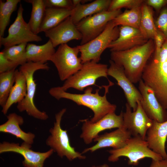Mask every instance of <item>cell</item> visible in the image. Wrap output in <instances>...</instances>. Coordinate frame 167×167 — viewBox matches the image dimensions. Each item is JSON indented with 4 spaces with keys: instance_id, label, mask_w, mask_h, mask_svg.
I'll use <instances>...</instances> for the list:
<instances>
[{
    "instance_id": "cell-1",
    "label": "cell",
    "mask_w": 167,
    "mask_h": 167,
    "mask_svg": "<svg viewBox=\"0 0 167 167\" xmlns=\"http://www.w3.org/2000/svg\"><path fill=\"white\" fill-rule=\"evenodd\" d=\"M109 84L102 86L105 88V92L103 96L99 94L101 88L96 90L95 93H92L93 89L90 87L86 88L84 92L82 94L71 93L64 91L61 87H54L49 90V93L52 97L57 100L62 98L71 100L79 105H82L89 108L93 112L94 116L90 121L96 122L106 114L114 112L117 106L111 104L107 100L106 95L109 92L110 87L114 84L108 79Z\"/></svg>"
},
{
    "instance_id": "cell-2",
    "label": "cell",
    "mask_w": 167,
    "mask_h": 167,
    "mask_svg": "<svg viewBox=\"0 0 167 167\" xmlns=\"http://www.w3.org/2000/svg\"><path fill=\"white\" fill-rule=\"evenodd\" d=\"M154 51V41L150 39L142 45L128 50L111 52V60L123 69L133 84H136L142 79L144 68Z\"/></svg>"
},
{
    "instance_id": "cell-3",
    "label": "cell",
    "mask_w": 167,
    "mask_h": 167,
    "mask_svg": "<svg viewBox=\"0 0 167 167\" xmlns=\"http://www.w3.org/2000/svg\"><path fill=\"white\" fill-rule=\"evenodd\" d=\"M142 79L153 90L160 104L167 110V40L160 52L154 53L148 60Z\"/></svg>"
},
{
    "instance_id": "cell-4",
    "label": "cell",
    "mask_w": 167,
    "mask_h": 167,
    "mask_svg": "<svg viewBox=\"0 0 167 167\" xmlns=\"http://www.w3.org/2000/svg\"><path fill=\"white\" fill-rule=\"evenodd\" d=\"M50 68L47 63L27 62L20 66L19 70L25 75L27 83V95L25 98L18 103L17 108L20 112L26 111L29 116L34 118L45 120L49 118L46 113L39 110L35 106L34 98L36 84L34 78L35 71L39 70L48 71Z\"/></svg>"
},
{
    "instance_id": "cell-5",
    "label": "cell",
    "mask_w": 167,
    "mask_h": 167,
    "mask_svg": "<svg viewBox=\"0 0 167 167\" xmlns=\"http://www.w3.org/2000/svg\"><path fill=\"white\" fill-rule=\"evenodd\" d=\"M108 152L110 154L108 158L109 161L115 162L118 161L120 157H125L128 159V164L132 166L138 165L141 160L146 158L154 160L163 159L149 148L146 140L139 136L131 137L123 147L111 149Z\"/></svg>"
},
{
    "instance_id": "cell-6",
    "label": "cell",
    "mask_w": 167,
    "mask_h": 167,
    "mask_svg": "<svg viewBox=\"0 0 167 167\" xmlns=\"http://www.w3.org/2000/svg\"><path fill=\"white\" fill-rule=\"evenodd\" d=\"M66 111V109L63 108L55 114V121L54 126L49 130L50 135L46 140V144L61 158L66 157L70 161L85 159V156L71 146L67 131L61 127L62 118Z\"/></svg>"
},
{
    "instance_id": "cell-7",
    "label": "cell",
    "mask_w": 167,
    "mask_h": 167,
    "mask_svg": "<svg viewBox=\"0 0 167 167\" xmlns=\"http://www.w3.org/2000/svg\"><path fill=\"white\" fill-rule=\"evenodd\" d=\"M119 28L112 20L109 22L104 30L95 38L83 45H78L82 64L91 61L98 63L101 54L119 34Z\"/></svg>"
},
{
    "instance_id": "cell-8",
    "label": "cell",
    "mask_w": 167,
    "mask_h": 167,
    "mask_svg": "<svg viewBox=\"0 0 167 167\" xmlns=\"http://www.w3.org/2000/svg\"><path fill=\"white\" fill-rule=\"evenodd\" d=\"M107 65L91 61L83 64L81 68L65 81L61 86L66 91L70 88H74L80 91L91 86L96 85V80L101 77L108 79Z\"/></svg>"
},
{
    "instance_id": "cell-9",
    "label": "cell",
    "mask_w": 167,
    "mask_h": 167,
    "mask_svg": "<svg viewBox=\"0 0 167 167\" xmlns=\"http://www.w3.org/2000/svg\"><path fill=\"white\" fill-rule=\"evenodd\" d=\"M78 46L72 47L67 44L59 45L50 61L56 67L60 79L65 81L79 70L83 64Z\"/></svg>"
},
{
    "instance_id": "cell-10",
    "label": "cell",
    "mask_w": 167,
    "mask_h": 167,
    "mask_svg": "<svg viewBox=\"0 0 167 167\" xmlns=\"http://www.w3.org/2000/svg\"><path fill=\"white\" fill-rule=\"evenodd\" d=\"M122 12L121 9L103 11L84 18L76 24L82 35L80 45L93 40L105 29L108 23Z\"/></svg>"
},
{
    "instance_id": "cell-11",
    "label": "cell",
    "mask_w": 167,
    "mask_h": 167,
    "mask_svg": "<svg viewBox=\"0 0 167 167\" xmlns=\"http://www.w3.org/2000/svg\"><path fill=\"white\" fill-rule=\"evenodd\" d=\"M23 11L22 5L20 4L16 17L8 29V35L0 38L1 46L3 45L6 48L22 43L42 41L41 37L34 33L28 23L24 21L23 16Z\"/></svg>"
},
{
    "instance_id": "cell-12",
    "label": "cell",
    "mask_w": 167,
    "mask_h": 167,
    "mask_svg": "<svg viewBox=\"0 0 167 167\" xmlns=\"http://www.w3.org/2000/svg\"><path fill=\"white\" fill-rule=\"evenodd\" d=\"M83 122L80 137L85 143L89 144L101 132L107 129L123 127V112L117 115L114 112L108 113L97 121L92 122L88 119L81 121Z\"/></svg>"
},
{
    "instance_id": "cell-13",
    "label": "cell",
    "mask_w": 167,
    "mask_h": 167,
    "mask_svg": "<svg viewBox=\"0 0 167 167\" xmlns=\"http://www.w3.org/2000/svg\"><path fill=\"white\" fill-rule=\"evenodd\" d=\"M32 145L23 142L20 145L18 143L3 141L0 143V153L14 152L21 155L24 160L22 164L24 167H43L45 160L53 153L50 148L45 152H36L31 149Z\"/></svg>"
},
{
    "instance_id": "cell-14",
    "label": "cell",
    "mask_w": 167,
    "mask_h": 167,
    "mask_svg": "<svg viewBox=\"0 0 167 167\" xmlns=\"http://www.w3.org/2000/svg\"><path fill=\"white\" fill-rule=\"evenodd\" d=\"M123 127L133 136H139L146 140L147 131L151 126L153 120L147 115L143 110L140 101H137V108L135 111L127 103L126 104V111L123 112Z\"/></svg>"
},
{
    "instance_id": "cell-15",
    "label": "cell",
    "mask_w": 167,
    "mask_h": 167,
    "mask_svg": "<svg viewBox=\"0 0 167 167\" xmlns=\"http://www.w3.org/2000/svg\"><path fill=\"white\" fill-rule=\"evenodd\" d=\"M110 66L108 68V75L114 78L118 85L123 90L127 100V103L132 109H136L137 101H141L142 97L139 89L126 75L123 69L111 60L109 61Z\"/></svg>"
},
{
    "instance_id": "cell-16",
    "label": "cell",
    "mask_w": 167,
    "mask_h": 167,
    "mask_svg": "<svg viewBox=\"0 0 167 167\" xmlns=\"http://www.w3.org/2000/svg\"><path fill=\"white\" fill-rule=\"evenodd\" d=\"M138 89L142 97L141 106L148 116L152 120L163 122L167 120V110L160 104L152 89L141 79L139 82Z\"/></svg>"
},
{
    "instance_id": "cell-17",
    "label": "cell",
    "mask_w": 167,
    "mask_h": 167,
    "mask_svg": "<svg viewBox=\"0 0 167 167\" xmlns=\"http://www.w3.org/2000/svg\"><path fill=\"white\" fill-rule=\"evenodd\" d=\"M55 48L72 40H81V33L69 16L56 27L45 32Z\"/></svg>"
},
{
    "instance_id": "cell-18",
    "label": "cell",
    "mask_w": 167,
    "mask_h": 167,
    "mask_svg": "<svg viewBox=\"0 0 167 167\" xmlns=\"http://www.w3.org/2000/svg\"><path fill=\"white\" fill-rule=\"evenodd\" d=\"M118 38L112 42L108 48L111 52L124 51L137 46L142 45L148 40L139 29L127 26L119 28Z\"/></svg>"
},
{
    "instance_id": "cell-19",
    "label": "cell",
    "mask_w": 167,
    "mask_h": 167,
    "mask_svg": "<svg viewBox=\"0 0 167 167\" xmlns=\"http://www.w3.org/2000/svg\"><path fill=\"white\" fill-rule=\"evenodd\" d=\"M131 133L123 127L117 128L109 133L99 135L93 140L96 144L84 149L82 154L88 152H93L100 149L110 147L113 149H118L124 147L131 137Z\"/></svg>"
},
{
    "instance_id": "cell-20",
    "label": "cell",
    "mask_w": 167,
    "mask_h": 167,
    "mask_svg": "<svg viewBox=\"0 0 167 167\" xmlns=\"http://www.w3.org/2000/svg\"><path fill=\"white\" fill-rule=\"evenodd\" d=\"M167 139V120L163 122L153 120L147 131L146 140L149 148L163 159H167L165 150Z\"/></svg>"
},
{
    "instance_id": "cell-21",
    "label": "cell",
    "mask_w": 167,
    "mask_h": 167,
    "mask_svg": "<svg viewBox=\"0 0 167 167\" xmlns=\"http://www.w3.org/2000/svg\"><path fill=\"white\" fill-rule=\"evenodd\" d=\"M6 117L7 120L0 125V132L11 134L17 138L32 145L35 135L30 132H25L20 128V126L24 123L23 118L15 113H9Z\"/></svg>"
},
{
    "instance_id": "cell-22",
    "label": "cell",
    "mask_w": 167,
    "mask_h": 167,
    "mask_svg": "<svg viewBox=\"0 0 167 167\" xmlns=\"http://www.w3.org/2000/svg\"><path fill=\"white\" fill-rule=\"evenodd\" d=\"M111 2L110 0H96L79 4L72 10L70 18L76 25L84 18L108 10Z\"/></svg>"
},
{
    "instance_id": "cell-23",
    "label": "cell",
    "mask_w": 167,
    "mask_h": 167,
    "mask_svg": "<svg viewBox=\"0 0 167 167\" xmlns=\"http://www.w3.org/2000/svg\"><path fill=\"white\" fill-rule=\"evenodd\" d=\"M26 95L27 83L25 77L20 71L16 69L15 83L5 105L2 107V112L4 114H6L13 104L21 101Z\"/></svg>"
},
{
    "instance_id": "cell-24",
    "label": "cell",
    "mask_w": 167,
    "mask_h": 167,
    "mask_svg": "<svg viewBox=\"0 0 167 167\" xmlns=\"http://www.w3.org/2000/svg\"><path fill=\"white\" fill-rule=\"evenodd\" d=\"M55 51L54 47L49 40L41 45L28 44L26 47L27 62L46 63L47 61H50Z\"/></svg>"
},
{
    "instance_id": "cell-25",
    "label": "cell",
    "mask_w": 167,
    "mask_h": 167,
    "mask_svg": "<svg viewBox=\"0 0 167 167\" xmlns=\"http://www.w3.org/2000/svg\"><path fill=\"white\" fill-rule=\"evenodd\" d=\"M72 10L46 8L39 33L45 32L58 25L70 16Z\"/></svg>"
},
{
    "instance_id": "cell-26",
    "label": "cell",
    "mask_w": 167,
    "mask_h": 167,
    "mask_svg": "<svg viewBox=\"0 0 167 167\" xmlns=\"http://www.w3.org/2000/svg\"><path fill=\"white\" fill-rule=\"evenodd\" d=\"M141 17L139 29L147 40L153 39L157 30L153 17L152 10L145 3L141 6Z\"/></svg>"
},
{
    "instance_id": "cell-27",
    "label": "cell",
    "mask_w": 167,
    "mask_h": 167,
    "mask_svg": "<svg viewBox=\"0 0 167 167\" xmlns=\"http://www.w3.org/2000/svg\"><path fill=\"white\" fill-rule=\"evenodd\" d=\"M24 1L32 5L31 16L28 24L31 31L37 35L39 33L40 27L46 8L43 0H26Z\"/></svg>"
},
{
    "instance_id": "cell-28",
    "label": "cell",
    "mask_w": 167,
    "mask_h": 167,
    "mask_svg": "<svg viewBox=\"0 0 167 167\" xmlns=\"http://www.w3.org/2000/svg\"><path fill=\"white\" fill-rule=\"evenodd\" d=\"M141 6L126 10L113 20V22L116 26H127L139 29L141 17Z\"/></svg>"
},
{
    "instance_id": "cell-29",
    "label": "cell",
    "mask_w": 167,
    "mask_h": 167,
    "mask_svg": "<svg viewBox=\"0 0 167 167\" xmlns=\"http://www.w3.org/2000/svg\"><path fill=\"white\" fill-rule=\"evenodd\" d=\"M16 69L0 73V105H5L15 81Z\"/></svg>"
},
{
    "instance_id": "cell-30",
    "label": "cell",
    "mask_w": 167,
    "mask_h": 167,
    "mask_svg": "<svg viewBox=\"0 0 167 167\" xmlns=\"http://www.w3.org/2000/svg\"><path fill=\"white\" fill-rule=\"evenodd\" d=\"M20 1V0H6L5 2L0 1V38L3 37L11 15Z\"/></svg>"
},
{
    "instance_id": "cell-31",
    "label": "cell",
    "mask_w": 167,
    "mask_h": 167,
    "mask_svg": "<svg viewBox=\"0 0 167 167\" xmlns=\"http://www.w3.org/2000/svg\"><path fill=\"white\" fill-rule=\"evenodd\" d=\"M27 44L24 43L13 45L5 48L1 51L7 59L21 66L27 62L26 54Z\"/></svg>"
},
{
    "instance_id": "cell-32",
    "label": "cell",
    "mask_w": 167,
    "mask_h": 167,
    "mask_svg": "<svg viewBox=\"0 0 167 167\" xmlns=\"http://www.w3.org/2000/svg\"><path fill=\"white\" fill-rule=\"evenodd\" d=\"M144 1L142 0H111L108 11H115L121 9L122 8H128L130 9L141 6Z\"/></svg>"
},
{
    "instance_id": "cell-33",
    "label": "cell",
    "mask_w": 167,
    "mask_h": 167,
    "mask_svg": "<svg viewBox=\"0 0 167 167\" xmlns=\"http://www.w3.org/2000/svg\"><path fill=\"white\" fill-rule=\"evenodd\" d=\"M155 23L157 29L164 34L167 40V5L161 11Z\"/></svg>"
},
{
    "instance_id": "cell-34",
    "label": "cell",
    "mask_w": 167,
    "mask_h": 167,
    "mask_svg": "<svg viewBox=\"0 0 167 167\" xmlns=\"http://www.w3.org/2000/svg\"><path fill=\"white\" fill-rule=\"evenodd\" d=\"M46 8L73 10L74 6L71 0H43Z\"/></svg>"
},
{
    "instance_id": "cell-35",
    "label": "cell",
    "mask_w": 167,
    "mask_h": 167,
    "mask_svg": "<svg viewBox=\"0 0 167 167\" xmlns=\"http://www.w3.org/2000/svg\"><path fill=\"white\" fill-rule=\"evenodd\" d=\"M19 65L18 63L10 60L4 56L2 51L0 52V73L4 72L13 69Z\"/></svg>"
},
{
    "instance_id": "cell-36",
    "label": "cell",
    "mask_w": 167,
    "mask_h": 167,
    "mask_svg": "<svg viewBox=\"0 0 167 167\" xmlns=\"http://www.w3.org/2000/svg\"><path fill=\"white\" fill-rule=\"evenodd\" d=\"M153 40L155 45L154 53L157 54L160 51L166 41V38L164 34L157 29L155 34Z\"/></svg>"
},
{
    "instance_id": "cell-37",
    "label": "cell",
    "mask_w": 167,
    "mask_h": 167,
    "mask_svg": "<svg viewBox=\"0 0 167 167\" xmlns=\"http://www.w3.org/2000/svg\"><path fill=\"white\" fill-rule=\"evenodd\" d=\"M147 5L160 12L167 5V0H147L144 1Z\"/></svg>"
},
{
    "instance_id": "cell-38",
    "label": "cell",
    "mask_w": 167,
    "mask_h": 167,
    "mask_svg": "<svg viewBox=\"0 0 167 167\" xmlns=\"http://www.w3.org/2000/svg\"><path fill=\"white\" fill-rule=\"evenodd\" d=\"M148 167H167V159L160 160H152Z\"/></svg>"
},
{
    "instance_id": "cell-39",
    "label": "cell",
    "mask_w": 167,
    "mask_h": 167,
    "mask_svg": "<svg viewBox=\"0 0 167 167\" xmlns=\"http://www.w3.org/2000/svg\"><path fill=\"white\" fill-rule=\"evenodd\" d=\"M88 1H90V0H72V2L73 4L74 7V8L76 6L78 5L81 4H85L86 2H88Z\"/></svg>"
},
{
    "instance_id": "cell-40",
    "label": "cell",
    "mask_w": 167,
    "mask_h": 167,
    "mask_svg": "<svg viewBox=\"0 0 167 167\" xmlns=\"http://www.w3.org/2000/svg\"><path fill=\"white\" fill-rule=\"evenodd\" d=\"M92 167H109V166L106 164H104L100 166H92Z\"/></svg>"
},
{
    "instance_id": "cell-41",
    "label": "cell",
    "mask_w": 167,
    "mask_h": 167,
    "mask_svg": "<svg viewBox=\"0 0 167 167\" xmlns=\"http://www.w3.org/2000/svg\"><path fill=\"white\" fill-rule=\"evenodd\" d=\"M166 143L167 144V140H166Z\"/></svg>"
}]
</instances>
